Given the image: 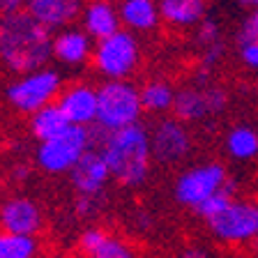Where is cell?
Instances as JSON below:
<instances>
[{
  "instance_id": "19",
  "label": "cell",
  "mask_w": 258,
  "mask_h": 258,
  "mask_svg": "<svg viewBox=\"0 0 258 258\" xmlns=\"http://www.w3.org/2000/svg\"><path fill=\"white\" fill-rule=\"evenodd\" d=\"M122 28L129 32H152L161 23L159 0H118Z\"/></svg>"
},
{
  "instance_id": "5",
  "label": "cell",
  "mask_w": 258,
  "mask_h": 258,
  "mask_svg": "<svg viewBox=\"0 0 258 258\" xmlns=\"http://www.w3.org/2000/svg\"><path fill=\"white\" fill-rule=\"evenodd\" d=\"M90 62L104 81H132L141 64V44L134 32L122 28L111 37L95 42Z\"/></svg>"
},
{
  "instance_id": "22",
  "label": "cell",
  "mask_w": 258,
  "mask_h": 258,
  "mask_svg": "<svg viewBox=\"0 0 258 258\" xmlns=\"http://www.w3.org/2000/svg\"><path fill=\"white\" fill-rule=\"evenodd\" d=\"M224 148L235 161H251L258 157V129L251 124H235L226 132Z\"/></svg>"
},
{
  "instance_id": "13",
  "label": "cell",
  "mask_w": 258,
  "mask_h": 258,
  "mask_svg": "<svg viewBox=\"0 0 258 258\" xmlns=\"http://www.w3.org/2000/svg\"><path fill=\"white\" fill-rule=\"evenodd\" d=\"M67 177H70L76 196H86V199H99L106 191L108 182H113L106 159L97 148H90L81 157V161L72 168Z\"/></svg>"
},
{
  "instance_id": "11",
  "label": "cell",
  "mask_w": 258,
  "mask_h": 258,
  "mask_svg": "<svg viewBox=\"0 0 258 258\" xmlns=\"http://www.w3.org/2000/svg\"><path fill=\"white\" fill-rule=\"evenodd\" d=\"M44 228V210L32 196L10 194L0 203V231L37 237Z\"/></svg>"
},
{
  "instance_id": "29",
  "label": "cell",
  "mask_w": 258,
  "mask_h": 258,
  "mask_svg": "<svg viewBox=\"0 0 258 258\" xmlns=\"http://www.w3.org/2000/svg\"><path fill=\"white\" fill-rule=\"evenodd\" d=\"M177 258H212V253L203 244H189V247H184L177 253Z\"/></svg>"
},
{
  "instance_id": "17",
  "label": "cell",
  "mask_w": 258,
  "mask_h": 258,
  "mask_svg": "<svg viewBox=\"0 0 258 258\" xmlns=\"http://www.w3.org/2000/svg\"><path fill=\"white\" fill-rule=\"evenodd\" d=\"M81 28L90 35L92 42H102L122 30L118 5L113 0H88L81 12Z\"/></svg>"
},
{
  "instance_id": "24",
  "label": "cell",
  "mask_w": 258,
  "mask_h": 258,
  "mask_svg": "<svg viewBox=\"0 0 258 258\" xmlns=\"http://www.w3.org/2000/svg\"><path fill=\"white\" fill-rule=\"evenodd\" d=\"M235 199H237V189H235V182L231 180V182H228V187H224L219 194H215L212 199L205 201V203L201 205V208L194 210V215L201 217V219H203L205 224H208L210 219H215V217H219L221 212H224V210L228 208V205H231Z\"/></svg>"
},
{
  "instance_id": "14",
  "label": "cell",
  "mask_w": 258,
  "mask_h": 258,
  "mask_svg": "<svg viewBox=\"0 0 258 258\" xmlns=\"http://www.w3.org/2000/svg\"><path fill=\"white\" fill-rule=\"evenodd\" d=\"M76 247L83 258H139L132 242L102 226H86L76 237Z\"/></svg>"
},
{
  "instance_id": "18",
  "label": "cell",
  "mask_w": 258,
  "mask_h": 258,
  "mask_svg": "<svg viewBox=\"0 0 258 258\" xmlns=\"http://www.w3.org/2000/svg\"><path fill=\"white\" fill-rule=\"evenodd\" d=\"M161 21L173 30H189L201 26L208 19V3L205 0H159Z\"/></svg>"
},
{
  "instance_id": "1",
  "label": "cell",
  "mask_w": 258,
  "mask_h": 258,
  "mask_svg": "<svg viewBox=\"0 0 258 258\" xmlns=\"http://www.w3.org/2000/svg\"><path fill=\"white\" fill-rule=\"evenodd\" d=\"M55 32L26 10L0 16V64L16 76L48 67Z\"/></svg>"
},
{
  "instance_id": "23",
  "label": "cell",
  "mask_w": 258,
  "mask_h": 258,
  "mask_svg": "<svg viewBox=\"0 0 258 258\" xmlns=\"http://www.w3.org/2000/svg\"><path fill=\"white\" fill-rule=\"evenodd\" d=\"M39 240L0 231V258H39Z\"/></svg>"
},
{
  "instance_id": "28",
  "label": "cell",
  "mask_w": 258,
  "mask_h": 258,
  "mask_svg": "<svg viewBox=\"0 0 258 258\" xmlns=\"http://www.w3.org/2000/svg\"><path fill=\"white\" fill-rule=\"evenodd\" d=\"M99 210V199H86V196H79L74 203V212L81 219H92Z\"/></svg>"
},
{
  "instance_id": "8",
  "label": "cell",
  "mask_w": 258,
  "mask_h": 258,
  "mask_svg": "<svg viewBox=\"0 0 258 258\" xmlns=\"http://www.w3.org/2000/svg\"><path fill=\"white\" fill-rule=\"evenodd\" d=\"M208 231L226 247H258V201L235 199L219 217L208 221Z\"/></svg>"
},
{
  "instance_id": "2",
  "label": "cell",
  "mask_w": 258,
  "mask_h": 258,
  "mask_svg": "<svg viewBox=\"0 0 258 258\" xmlns=\"http://www.w3.org/2000/svg\"><path fill=\"white\" fill-rule=\"evenodd\" d=\"M92 148L104 155L118 187L139 189L148 182L155 161L148 127L134 124L120 132H102L99 127H92Z\"/></svg>"
},
{
  "instance_id": "25",
  "label": "cell",
  "mask_w": 258,
  "mask_h": 258,
  "mask_svg": "<svg viewBox=\"0 0 258 258\" xmlns=\"http://www.w3.org/2000/svg\"><path fill=\"white\" fill-rule=\"evenodd\" d=\"M221 42V26L219 21H215V19H203L201 21V26L194 30V46L199 48V51H203V48L208 46H215V44Z\"/></svg>"
},
{
  "instance_id": "15",
  "label": "cell",
  "mask_w": 258,
  "mask_h": 258,
  "mask_svg": "<svg viewBox=\"0 0 258 258\" xmlns=\"http://www.w3.org/2000/svg\"><path fill=\"white\" fill-rule=\"evenodd\" d=\"M92 51H95V44H92L90 35H88L83 28H64V30L55 32L53 37V60L62 67H70V70H79V67H86L92 60Z\"/></svg>"
},
{
  "instance_id": "3",
  "label": "cell",
  "mask_w": 258,
  "mask_h": 258,
  "mask_svg": "<svg viewBox=\"0 0 258 258\" xmlns=\"http://www.w3.org/2000/svg\"><path fill=\"white\" fill-rule=\"evenodd\" d=\"M62 90V72L55 67H44V70L30 72V74L14 76L5 88V99L16 113L30 118L37 111L58 102Z\"/></svg>"
},
{
  "instance_id": "34",
  "label": "cell",
  "mask_w": 258,
  "mask_h": 258,
  "mask_svg": "<svg viewBox=\"0 0 258 258\" xmlns=\"http://www.w3.org/2000/svg\"><path fill=\"white\" fill-rule=\"evenodd\" d=\"M81 258H83V256H81Z\"/></svg>"
},
{
  "instance_id": "20",
  "label": "cell",
  "mask_w": 258,
  "mask_h": 258,
  "mask_svg": "<svg viewBox=\"0 0 258 258\" xmlns=\"http://www.w3.org/2000/svg\"><path fill=\"white\" fill-rule=\"evenodd\" d=\"M70 127H72L70 120L64 118V113L60 111L58 104H51V106L42 108V111H37L35 115L28 118V132H30V136L37 139L39 143L64 134Z\"/></svg>"
},
{
  "instance_id": "4",
  "label": "cell",
  "mask_w": 258,
  "mask_h": 258,
  "mask_svg": "<svg viewBox=\"0 0 258 258\" xmlns=\"http://www.w3.org/2000/svg\"><path fill=\"white\" fill-rule=\"evenodd\" d=\"M99 111H97V127L102 132H120V129L141 124V88L134 81H104L97 86Z\"/></svg>"
},
{
  "instance_id": "30",
  "label": "cell",
  "mask_w": 258,
  "mask_h": 258,
  "mask_svg": "<svg viewBox=\"0 0 258 258\" xmlns=\"http://www.w3.org/2000/svg\"><path fill=\"white\" fill-rule=\"evenodd\" d=\"M28 0H3L0 3V12L3 14H14V12H23L26 10Z\"/></svg>"
},
{
  "instance_id": "31",
  "label": "cell",
  "mask_w": 258,
  "mask_h": 258,
  "mask_svg": "<svg viewBox=\"0 0 258 258\" xmlns=\"http://www.w3.org/2000/svg\"><path fill=\"white\" fill-rule=\"evenodd\" d=\"M32 173V168L28 166V164H23V161H19L16 166H12V177H14L16 182H23V180H28Z\"/></svg>"
},
{
  "instance_id": "27",
  "label": "cell",
  "mask_w": 258,
  "mask_h": 258,
  "mask_svg": "<svg viewBox=\"0 0 258 258\" xmlns=\"http://www.w3.org/2000/svg\"><path fill=\"white\" fill-rule=\"evenodd\" d=\"M237 55H240V62L251 72H258V42H242L237 44Z\"/></svg>"
},
{
  "instance_id": "6",
  "label": "cell",
  "mask_w": 258,
  "mask_h": 258,
  "mask_svg": "<svg viewBox=\"0 0 258 258\" xmlns=\"http://www.w3.org/2000/svg\"><path fill=\"white\" fill-rule=\"evenodd\" d=\"M92 148V129L70 127L64 134L35 148V166L46 175H70L81 157Z\"/></svg>"
},
{
  "instance_id": "12",
  "label": "cell",
  "mask_w": 258,
  "mask_h": 258,
  "mask_svg": "<svg viewBox=\"0 0 258 258\" xmlns=\"http://www.w3.org/2000/svg\"><path fill=\"white\" fill-rule=\"evenodd\" d=\"M60 111L70 120L72 127H88L97 124V111H99V97H97V86L88 81H74L67 83L60 92L58 102Z\"/></svg>"
},
{
  "instance_id": "10",
  "label": "cell",
  "mask_w": 258,
  "mask_h": 258,
  "mask_svg": "<svg viewBox=\"0 0 258 258\" xmlns=\"http://www.w3.org/2000/svg\"><path fill=\"white\" fill-rule=\"evenodd\" d=\"M150 145H152V159L157 164H180L191 155L194 139L191 132L184 122L177 118H159L150 127Z\"/></svg>"
},
{
  "instance_id": "21",
  "label": "cell",
  "mask_w": 258,
  "mask_h": 258,
  "mask_svg": "<svg viewBox=\"0 0 258 258\" xmlns=\"http://www.w3.org/2000/svg\"><path fill=\"white\" fill-rule=\"evenodd\" d=\"M177 88L173 86L168 79H150L141 86V104H143L145 113L152 115H164V113L173 111L175 104Z\"/></svg>"
},
{
  "instance_id": "32",
  "label": "cell",
  "mask_w": 258,
  "mask_h": 258,
  "mask_svg": "<svg viewBox=\"0 0 258 258\" xmlns=\"http://www.w3.org/2000/svg\"><path fill=\"white\" fill-rule=\"evenodd\" d=\"M237 5L247 7V10H258V0H235Z\"/></svg>"
},
{
  "instance_id": "33",
  "label": "cell",
  "mask_w": 258,
  "mask_h": 258,
  "mask_svg": "<svg viewBox=\"0 0 258 258\" xmlns=\"http://www.w3.org/2000/svg\"><path fill=\"white\" fill-rule=\"evenodd\" d=\"M0 3H3V0H0Z\"/></svg>"
},
{
  "instance_id": "26",
  "label": "cell",
  "mask_w": 258,
  "mask_h": 258,
  "mask_svg": "<svg viewBox=\"0 0 258 258\" xmlns=\"http://www.w3.org/2000/svg\"><path fill=\"white\" fill-rule=\"evenodd\" d=\"M242 42H258V10H249V14L244 16L237 32V44Z\"/></svg>"
},
{
  "instance_id": "7",
  "label": "cell",
  "mask_w": 258,
  "mask_h": 258,
  "mask_svg": "<svg viewBox=\"0 0 258 258\" xmlns=\"http://www.w3.org/2000/svg\"><path fill=\"white\" fill-rule=\"evenodd\" d=\"M228 182H231V177H228V171H226L224 164L208 159L189 166L187 171H182L175 177L173 196H175L177 205L189 208L194 212L208 199H212L224 187H228Z\"/></svg>"
},
{
  "instance_id": "9",
  "label": "cell",
  "mask_w": 258,
  "mask_h": 258,
  "mask_svg": "<svg viewBox=\"0 0 258 258\" xmlns=\"http://www.w3.org/2000/svg\"><path fill=\"white\" fill-rule=\"evenodd\" d=\"M228 108V92L215 83H191V86L177 88L175 104H173V118L180 122H203L217 118Z\"/></svg>"
},
{
  "instance_id": "16",
  "label": "cell",
  "mask_w": 258,
  "mask_h": 258,
  "mask_svg": "<svg viewBox=\"0 0 258 258\" xmlns=\"http://www.w3.org/2000/svg\"><path fill=\"white\" fill-rule=\"evenodd\" d=\"M83 5V0H28L26 12L48 30L60 32L64 28H72L76 19H81Z\"/></svg>"
}]
</instances>
